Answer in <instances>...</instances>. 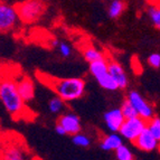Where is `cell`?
Returning a JSON list of instances; mask_svg holds the SVG:
<instances>
[{"label": "cell", "instance_id": "9", "mask_svg": "<svg viewBox=\"0 0 160 160\" xmlns=\"http://www.w3.org/2000/svg\"><path fill=\"white\" fill-rule=\"evenodd\" d=\"M57 123L64 128L66 136H74L82 130V123H81L80 117L75 114L74 112L62 113V115L58 118Z\"/></svg>", "mask_w": 160, "mask_h": 160}, {"label": "cell", "instance_id": "19", "mask_svg": "<svg viewBox=\"0 0 160 160\" xmlns=\"http://www.w3.org/2000/svg\"><path fill=\"white\" fill-rule=\"evenodd\" d=\"M115 153V158L118 160H133L134 159V155L133 152L131 151L130 148L124 146V144H121L120 147L117 148L114 151Z\"/></svg>", "mask_w": 160, "mask_h": 160}, {"label": "cell", "instance_id": "5", "mask_svg": "<svg viewBox=\"0 0 160 160\" xmlns=\"http://www.w3.org/2000/svg\"><path fill=\"white\" fill-rule=\"evenodd\" d=\"M16 8L20 22L24 24H34L44 15L46 5L44 0H25Z\"/></svg>", "mask_w": 160, "mask_h": 160}, {"label": "cell", "instance_id": "13", "mask_svg": "<svg viewBox=\"0 0 160 160\" xmlns=\"http://www.w3.org/2000/svg\"><path fill=\"white\" fill-rule=\"evenodd\" d=\"M17 88L25 102H30L35 98V84L27 75H17Z\"/></svg>", "mask_w": 160, "mask_h": 160}, {"label": "cell", "instance_id": "25", "mask_svg": "<svg viewBox=\"0 0 160 160\" xmlns=\"http://www.w3.org/2000/svg\"><path fill=\"white\" fill-rule=\"evenodd\" d=\"M55 132H56L58 136H66V132H65L64 128H63L61 124H58V123H56V126H55Z\"/></svg>", "mask_w": 160, "mask_h": 160}, {"label": "cell", "instance_id": "22", "mask_svg": "<svg viewBox=\"0 0 160 160\" xmlns=\"http://www.w3.org/2000/svg\"><path fill=\"white\" fill-rule=\"evenodd\" d=\"M55 45H56L57 51H58L59 55H61L62 57L68 58V57L72 56L73 49H72V46L69 45V44L65 43V42H56Z\"/></svg>", "mask_w": 160, "mask_h": 160}, {"label": "cell", "instance_id": "23", "mask_svg": "<svg viewBox=\"0 0 160 160\" xmlns=\"http://www.w3.org/2000/svg\"><path fill=\"white\" fill-rule=\"evenodd\" d=\"M121 111H122L123 115H124L126 119L138 117V113H137L136 109H134L133 105H132L128 100H126V101L122 103V105H121Z\"/></svg>", "mask_w": 160, "mask_h": 160}, {"label": "cell", "instance_id": "14", "mask_svg": "<svg viewBox=\"0 0 160 160\" xmlns=\"http://www.w3.org/2000/svg\"><path fill=\"white\" fill-rule=\"evenodd\" d=\"M122 143L123 142L121 134L119 132H111L102 138V140L100 141V148L103 151L111 152L115 151V149L120 147Z\"/></svg>", "mask_w": 160, "mask_h": 160}, {"label": "cell", "instance_id": "2", "mask_svg": "<svg viewBox=\"0 0 160 160\" xmlns=\"http://www.w3.org/2000/svg\"><path fill=\"white\" fill-rule=\"evenodd\" d=\"M37 78L65 102L76 101L85 94L86 83L81 78H53L42 73H38Z\"/></svg>", "mask_w": 160, "mask_h": 160}, {"label": "cell", "instance_id": "20", "mask_svg": "<svg viewBox=\"0 0 160 160\" xmlns=\"http://www.w3.org/2000/svg\"><path fill=\"white\" fill-rule=\"evenodd\" d=\"M72 141L76 147L80 148H88L91 146V139L88 138L86 134L81 133V132L72 136Z\"/></svg>", "mask_w": 160, "mask_h": 160}, {"label": "cell", "instance_id": "1", "mask_svg": "<svg viewBox=\"0 0 160 160\" xmlns=\"http://www.w3.org/2000/svg\"><path fill=\"white\" fill-rule=\"evenodd\" d=\"M17 69L0 66V101L6 111L16 120H28L34 117L17 88Z\"/></svg>", "mask_w": 160, "mask_h": 160}, {"label": "cell", "instance_id": "24", "mask_svg": "<svg viewBox=\"0 0 160 160\" xmlns=\"http://www.w3.org/2000/svg\"><path fill=\"white\" fill-rule=\"evenodd\" d=\"M148 64L153 68H159L160 67V54L159 53H152L148 57Z\"/></svg>", "mask_w": 160, "mask_h": 160}, {"label": "cell", "instance_id": "21", "mask_svg": "<svg viewBox=\"0 0 160 160\" xmlns=\"http://www.w3.org/2000/svg\"><path fill=\"white\" fill-rule=\"evenodd\" d=\"M147 128L160 143V119L159 118L153 117L152 119H150L147 123Z\"/></svg>", "mask_w": 160, "mask_h": 160}, {"label": "cell", "instance_id": "11", "mask_svg": "<svg viewBox=\"0 0 160 160\" xmlns=\"http://www.w3.org/2000/svg\"><path fill=\"white\" fill-rule=\"evenodd\" d=\"M133 144L139 150L144 152L155 151L159 146V141L153 137V134L146 128L137 137V139L133 141Z\"/></svg>", "mask_w": 160, "mask_h": 160}, {"label": "cell", "instance_id": "6", "mask_svg": "<svg viewBox=\"0 0 160 160\" xmlns=\"http://www.w3.org/2000/svg\"><path fill=\"white\" fill-rule=\"evenodd\" d=\"M20 18L15 6L0 2V32H9L16 29Z\"/></svg>", "mask_w": 160, "mask_h": 160}, {"label": "cell", "instance_id": "4", "mask_svg": "<svg viewBox=\"0 0 160 160\" xmlns=\"http://www.w3.org/2000/svg\"><path fill=\"white\" fill-rule=\"evenodd\" d=\"M88 71L102 88L107 90V91H117V90H119L117 83L112 78L109 72L107 58L99 59V61L90 63Z\"/></svg>", "mask_w": 160, "mask_h": 160}, {"label": "cell", "instance_id": "17", "mask_svg": "<svg viewBox=\"0 0 160 160\" xmlns=\"http://www.w3.org/2000/svg\"><path fill=\"white\" fill-rule=\"evenodd\" d=\"M47 108H48V111L52 114H62V113H64L66 105H65L64 100L55 94V96H53V98H51V99L48 100Z\"/></svg>", "mask_w": 160, "mask_h": 160}, {"label": "cell", "instance_id": "8", "mask_svg": "<svg viewBox=\"0 0 160 160\" xmlns=\"http://www.w3.org/2000/svg\"><path fill=\"white\" fill-rule=\"evenodd\" d=\"M127 100L133 105L139 117L143 118L144 120L147 121L153 118V108H152V105L139 92L130 91L127 95Z\"/></svg>", "mask_w": 160, "mask_h": 160}, {"label": "cell", "instance_id": "10", "mask_svg": "<svg viewBox=\"0 0 160 160\" xmlns=\"http://www.w3.org/2000/svg\"><path fill=\"white\" fill-rule=\"evenodd\" d=\"M104 123L110 132H119L126 118L123 115L121 108H113L104 113Z\"/></svg>", "mask_w": 160, "mask_h": 160}, {"label": "cell", "instance_id": "12", "mask_svg": "<svg viewBox=\"0 0 160 160\" xmlns=\"http://www.w3.org/2000/svg\"><path fill=\"white\" fill-rule=\"evenodd\" d=\"M108 66H109V72L115 81L119 90H124L129 84V78L126 71L122 67L120 63H118L114 59H108Z\"/></svg>", "mask_w": 160, "mask_h": 160}, {"label": "cell", "instance_id": "3", "mask_svg": "<svg viewBox=\"0 0 160 160\" xmlns=\"http://www.w3.org/2000/svg\"><path fill=\"white\" fill-rule=\"evenodd\" d=\"M28 150L26 143L19 136H10L0 138V159L24 160L28 159Z\"/></svg>", "mask_w": 160, "mask_h": 160}, {"label": "cell", "instance_id": "16", "mask_svg": "<svg viewBox=\"0 0 160 160\" xmlns=\"http://www.w3.org/2000/svg\"><path fill=\"white\" fill-rule=\"evenodd\" d=\"M126 10V2L123 0H111L108 6V15L111 19H117Z\"/></svg>", "mask_w": 160, "mask_h": 160}, {"label": "cell", "instance_id": "18", "mask_svg": "<svg viewBox=\"0 0 160 160\" xmlns=\"http://www.w3.org/2000/svg\"><path fill=\"white\" fill-rule=\"evenodd\" d=\"M83 57L88 62V64L92 63V62L99 61V59H103L105 58V56L103 55L102 52H100L99 49L92 47V46H88L83 49Z\"/></svg>", "mask_w": 160, "mask_h": 160}, {"label": "cell", "instance_id": "15", "mask_svg": "<svg viewBox=\"0 0 160 160\" xmlns=\"http://www.w3.org/2000/svg\"><path fill=\"white\" fill-rule=\"evenodd\" d=\"M146 12L152 26L160 30V0H149Z\"/></svg>", "mask_w": 160, "mask_h": 160}, {"label": "cell", "instance_id": "7", "mask_svg": "<svg viewBox=\"0 0 160 160\" xmlns=\"http://www.w3.org/2000/svg\"><path fill=\"white\" fill-rule=\"evenodd\" d=\"M147 120H144L143 118L139 117V115L134 118H130V119H126L123 124L121 126L120 130H119V133L126 140L133 142L137 139V137L147 128Z\"/></svg>", "mask_w": 160, "mask_h": 160}]
</instances>
